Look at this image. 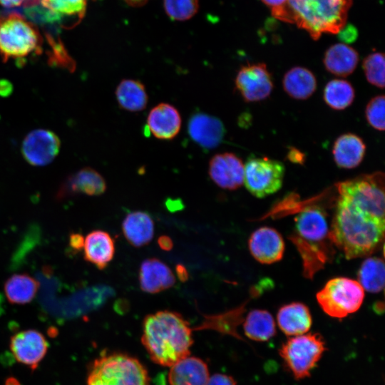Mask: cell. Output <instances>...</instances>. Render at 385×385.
Listing matches in <instances>:
<instances>
[{
    "mask_svg": "<svg viewBox=\"0 0 385 385\" xmlns=\"http://www.w3.org/2000/svg\"><path fill=\"white\" fill-rule=\"evenodd\" d=\"M339 194L329 230L331 242L346 259L371 255L383 242L384 174L360 175L336 184Z\"/></svg>",
    "mask_w": 385,
    "mask_h": 385,
    "instance_id": "cell-1",
    "label": "cell"
},
{
    "mask_svg": "<svg viewBox=\"0 0 385 385\" xmlns=\"http://www.w3.org/2000/svg\"><path fill=\"white\" fill-rule=\"evenodd\" d=\"M141 342L153 362L170 367L190 356L192 329L180 314L159 311L145 317Z\"/></svg>",
    "mask_w": 385,
    "mask_h": 385,
    "instance_id": "cell-2",
    "label": "cell"
},
{
    "mask_svg": "<svg viewBox=\"0 0 385 385\" xmlns=\"http://www.w3.org/2000/svg\"><path fill=\"white\" fill-rule=\"evenodd\" d=\"M352 0H288L272 11L276 19L296 24L314 40L324 34H334L346 24Z\"/></svg>",
    "mask_w": 385,
    "mask_h": 385,
    "instance_id": "cell-3",
    "label": "cell"
},
{
    "mask_svg": "<svg viewBox=\"0 0 385 385\" xmlns=\"http://www.w3.org/2000/svg\"><path fill=\"white\" fill-rule=\"evenodd\" d=\"M294 234L290 237L300 253L304 275L312 277L329 259V230L324 212L309 207L294 220Z\"/></svg>",
    "mask_w": 385,
    "mask_h": 385,
    "instance_id": "cell-4",
    "label": "cell"
},
{
    "mask_svg": "<svg viewBox=\"0 0 385 385\" xmlns=\"http://www.w3.org/2000/svg\"><path fill=\"white\" fill-rule=\"evenodd\" d=\"M87 385H150L146 369L135 358L112 354L97 358L92 363Z\"/></svg>",
    "mask_w": 385,
    "mask_h": 385,
    "instance_id": "cell-5",
    "label": "cell"
},
{
    "mask_svg": "<svg viewBox=\"0 0 385 385\" xmlns=\"http://www.w3.org/2000/svg\"><path fill=\"white\" fill-rule=\"evenodd\" d=\"M42 37L36 27L18 14L0 18V55L4 61L41 51Z\"/></svg>",
    "mask_w": 385,
    "mask_h": 385,
    "instance_id": "cell-6",
    "label": "cell"
},
{
    "mask_svg": "<svg viewBox=\"0 0 385 385\" xmlns=\"http://www.w3.org/2000/svg\"><path fill=\"white\" fill-rule=\"evenodd\" d=\"M325 342L319 333H308L289 338L279 349L284 364L297 379L310 376L326 351Z\"/></svg>",
    "mask_w": 385,
    "mask_h": 385,
    "instance_id": "cell-7",
    "label": "cell"
},
{
    "mask_svg": "<svg viewBox=\"0 0 385 385\" xmlns=\"http://www.w3.org/2000/svg\"><path fill=\"white\" fill-rule=\"evenodd\" d=\"M316 297L322 309L327 315L341 319L361 307L364 290L358 281L339 277L329 280L317 293Z\"/></svg>",
    "mask_w": 385,
    "mask_h": 385,
    "instance_id": "cell-8",
    "label": "cell"
},
{
    "mask_svg": "<svg viewBox=\"0 0 385 385\" xmlns=\"http://www.w3.org/2000/svg\"><path fill=\"white\" fill-rule=\"evenodd\" d=\"M284 166L267 157L250 158L244 165V182L248 191L258 198L277 192L282 187Z\"/></svg>",
    "mask_w": 385,
    "mask_h": 385,
    "instance_id": "cell-9",
    "label": "cell"
},
{
    "mask_svg": "<svg viewBox=\"0 0 385 385\" xmlns=\"http://www.w3.org/2000/svg\"><path fill=\"white\" fill-rule=\"evenodd\" d=\"M235 84L243 100L248 103L266 99L274 87L272 74L263 63L242 66L236 75Z\"/></svg>",
    "mask_w": 385,
    "mask_h": 385,
    "instance_id": "cell-10",
    "label": "cell"
},
{
    "mask_svg": "<svg viewBox=\"0 0 385 385\" xmlns=\"http://www.w3.org/2000/svg\"><path fill=\"white\" fill-rule=\"evenodd\" d=\"M60 140L52 131L36 129L24 139L21 153L29 164L43 166L51 163L60 150Z\"/></svg>",
    "mask_w": 385,
    "mask_h": 385,
    "instance_id": "cell-11",
    "label": "cell"
},
{
    "mask_svg": "<svg viewBox=\"0 0 385 385\" xmlns=\"http://www.w3.org/2000/svg\"><path fill=\"white\" fill-rule=\"evenodd\" d=\"M45 337L36 329H26L14 334L9 348L16 360L35 369L48 351Z\"/></svg>",
    "mask_w": 385,
    "mask_h": 385,
    "instance_id": "cell-12",
    "label": "cell"
},
{
    "mask_svg": "<svg viewBox=\"0 0 385 385\" xmlns=\"http://www.w3.org/2000/svg\"><path fill=\"white\" fill-rule=\"evenodd\" d=\"M208 173L219 187L234 190L244 182V163L232 153H217L210 160Z\"/></svg>",
    "mask_w": 385,
    "mask_h": 385,
    "instance_id": "cell-13",
    "label": "cell"
},
{
    "mask_svg": "<svg viewBox=\"0 0 385 385\" xmlns=\"http://www.w3.org/2000/svg\"><path fill=\"white\" fill-rule=\"evenodd\" d=\"M249 250L252 257L262 264L279 261L284 255V242L278 231L262 227L254 231L249 239Z\"/></svg>",
    "mask_w": 385,
    "mask_h": 385,
    "instance_id": "cell-14",
    "label": "cell"
},
{
    "mask_svg": "<svg viewBox=\"0 0 385 385\" xmlns=\"http://www.w3.org/2000/svg\"><path fill=\"white\" fill-rule=\"evenodd\" d=\"M188 131L191 139L206 150L218 146L225 135V126L218 118L202 112L190 118Z\"/></svg>",
    "mask_w": 385,
    "mask_h": 385,
    "instance_id": "cell-15",
    "label": "cell"
},
{
    "mask_svg": "<svg viewBox=\"0 0 385 385\" xmlns=\"http://www.w3.org/2000/svg\"><path fill=\"white\" fill-rule=\"evenodd\" d=\"M106 190L103 177L91 168H84L68 176L60 186L56 197L62 200L78 194L100 195Z\"/></svg>",
    "mask_w": 385,
    "mask_h": 385,
    "instance_id": "cell-16",
    "label": "cell"
},
{
    "mask_svg": "<svg viewBox=\"0 0 385 385\" xmlns=\"http://www.w3.org/2000/svg\"><path fill=\"white\" fill-rule=\"evenodd\" d=\"M182 124L178 109L167 103L153 107L147 117V128L151 134L160 140H172L179 133Z\"/></svg>",
    "mask_w": 385,
    "mask_h": 385,
    "instance_id": "cell-17",
    "label": "cell"
},
{
    "mask_svg": "<svg viewBox=\"0 0 385 385\" xmlns=\"http://www.w3.org/2000/svg\"><path fill=\"white\" fill-rule=\"evenodd\" d=\"M139 282L143 292L155 294L172 287L175 278L166 264L159 259L150 258L140 265Z\"/></svg>",
    "mask_w": 385,
    "mask_h": 385,
    "instance_id": "cell-18",
    "label": "cell"
},
{
    "mask_svg": "<svg viewBox=\"0 0 385 385\" xmlns=\"http://www.w3.org/2000/svg\"><path fill=\"white\" fill-rule=\"evenodd\" d=\"M209 378L205 362L190 356L170 366L168 374L170 385H207Z\"/></svg>",
    "mask_w": 385,
    "mask_h": 385,
    "instance_id": "cell-19",
    "label": "cell"
},
{
    "mask_svg": "<svg viewBox=\"0 0 385 385\" xmlns=\"http://www.w3.org/2000/svg\"><path fill=\"white\" fill-rule=\"evenodd\" d=\"M84 259L99 270L105 269L115 255V243L111 235L97 230L89 232L84 239Z\"/></svg>",
    "mask_w": 385,
    "mask_h": 385,
    "instance_id": "cell-20",
    "label": "cell"
},
{
    "mask_svg": "<svg viewBox=\"0 0 385 385\" xmlns=\"http://www.w3.org/2000/svg\"><path fill=\"white\" fill-rule=\"evenodd\" d=\"M277 320L281 331L290 337L307 333L312 323L309 308L301 302H292L280 307Z\"/></svg>",
    "mask_w": 385,
    "mask_h": 385,
    "instance_id": "cell-21",
    "label": "cell"
},
{
    "mask_svg": "<svg viewBox=\"0 0 385 385\" xmlns=\"http://www.w3.org/2000/svg\"><path fill=\"white\" fill-rule=\"evenodd\" d=\"M366 145L363 140L354 133L339 135L334 143L332 155L339 168L353 169L363 160Z\"/></svg>",
    "mask_w": 385,
    "mask_h": 385,
    "instance_id": "cell-22",
    "label": "cell"
},
{
    "mask_svg": "<svg viewBox=\"0 0 385 385\" xmlns=\"http://www.w3.org/2000/svg\"><path fill=\"white\" fill-rule=\"evenodd\" d=\"M358 52L347 44L339 43L331 46L325 52L323 63L327 71L345 77L352 73L357 66Z\"/></svg>",
    "mask_w": 385,
    "mask_h": 385,
    "instance_id": "cell-23",
    "label": "cell"
},
{
    "mask_svg": "<svg viewBox=\"0 0 385 385\" xmlns=\"http://www.w3.org/2000/svg\"><path fill=\"white\" fill-rule=\"evenodd\" d=\"M123 235L134 247L147 245L154 235V222L150 215L143 211L128 213L122 224Z\"/></svg>",
    "mask_w": 385,
    "mask_h": 385,
    "instance_id": "cell-24",
    "label": "cell"
},
{
    "mask_svg": "<svg viewBox=\"0 0 385 385\" xmlns=\"http://www.w3.org/2000/svg\"><path fill=\"white\" fill-rule=\"evenodd\" d=\"M284 91L296 100H306L316 91L317 80L314 73L307 68L292 67L284 75Z\"/></svg>",
    "mask_w": 385,
    "mask_h": 385,
    "instance_id": "cell-25",
    "label": "cell"
},
{
    "mask_svg": "<svg viewBox=\"0 0 385 385\" xmlns=\"http://www.w3.org/2000/svg\"><path fill=\"white\" fill-rule=\"evenodd\" d=\"M38 282L26 273L14 274L4 282V291L8 301L13 304H26L36 297Z\"/></svg>",
    "mask_w": 385,
    "mask_h": 385,
    "instance_id": "cell-26",
    "label": "cell"
},
{
    "mask_svg": "<svg viewBox=\"0 0 385 385\" xmlns=\"http://www.w3.org/2000/svg\"><path fill=\"white\" fill-rule=\"evenodd\" d=\"M119 106L128 111H143L147 106L148 96L144 85L138 80L123 79L115 89Z\"/></svg>",
    "mask_w": 385,
    "mask_h": 385,
    "instance_id": "cell-27",
    "label": "cell"
},
{
    "mask_svg": "<svg viewBox=\"0 0 385 385\" xmlns=\"http://www.w3.org/2000/svg\"><path fill=\"white\" fill-rule=\"evenodd\" d=\"M245 334L256 342H266L276 334L275 322L272 314L267 310L250 311L243 323Z\"/></svg>",
    "mask_w": 385,
    "mask_h": 385,
    "instance_id": "cell-28",
    "label": "cell"
},
{
    "mask_svg": "<svg viewBox=\"0 0 385 385\" xmlns=\"http://www.w3.org/2000/svg\"><path fill=\"white\" fill-rule=\"evenodd\" d=\"M39 4L51 12L57 22L71 20L77 25L86 14L88 0H38Z\"/></svg>",
    "mask_w": 385,
    "mask_h": 385,
    "instance_id": "cell-29",
    "label": "cell"
},
{
    "mask_svg": "<svg viewBox=\"0 0 385 385\" xmlns=\"http://www.w3.org/2000/svg\"><path fill=\"white\" fill-rule=\"evenodd\" d=\"M385 279L384 262L376 257L366 258L358 272V282L371 293H378L384 289Z\"/></svg>",
    "mask_w": 385,
    "mask_h": 385,
    "instance_id": "cell-30",
    "label": "cell"
},
{
    "mask_svg": "<svg viewBox=\"0 0 385 385\" xmlns=\"http://www.w3.org/2000/svg\"><path fill=\"white\" fill-rule=\"evenodd\" d=\"M355 91L352 85L344 79H332L325 86L323 98L331 108L342 111L348 108L354 101Z\"/></svg>",
    "mask_w": 385,
    "mask_h": 385,
    "instance_id": "cell-31",
    "label": "cell"
},
{
    "mask_svg": "<svg viewBox=\"0 0 385 385\" xmlns=\"http://www.w3.org/2000/svg\"><path fill=\"white\" fill-rule=\"evenodd\" d=\"M385 60L383 53L374 52L366 56L362 68L367 81L371 85L384 88Z\"/></svg>",
    "mask_w": 385,
    "mask_h": 385,
    "instance_id": "cell-32",
    "label": "cell"
},
{
    "mask_svg": "<svg viewBox=\"0 0 385 385\" xmlns=\"http://www.w3.org/2000/svg\"><path fill=\"white\" fill-rule=\"evenodd\" d=\"M164 9L173 20L186 21L194 16L199 9L198 0H163Z\"/></svg>",
    "mask_w": 385,
    "mask_h": 385,
    "instance_id": "cell-33",
    "label": "cell"
},
{
    "mask_svg": "<svg viewBox=\"0 0 385 385\" xmlns=\"http://www.w3.org/2000/svg\"><path fill=\"white\" fill-rule=\"evenodd\" d=\"M384 95L372 98L365 108V116L368 123L374 129L383 131L385 128Z\"/></svg>",
    "mask_w": 385,
    "mask_h": 385,
    "instance_id": "cell-34",
    "label": "cell"
},
{
    "mask_svg": "<svg viewBox=\"0 0 385 385\" xmlns=\"http://www.w3.org/2000/svg\"><path fill=\"white\" fill-rule=\"evenodd\" d=\"M46 38L49 40L51 46L52 52L50 55L51 60L56 63L71 67V65L74 67V63L66 52L63 45L60 41H56L51 36L46 35Z\"/></svg>",
    "mask_w": 385,
    "mask_h": 385,
    "instance_id": "cell-35",
    "label": "cell"
},
{
    "mask_svg": "<svg viewBox=\"0 0 385 385\" xmlns=\"http://www.w3.org/2000/svg\"><path fill=\"white\" fill-rule=\"evenodd\" d=\"M337 34L339 39L345 44L354 42L358 37L356 28L351 24H345Z\"/></svg>",
    "mask_w": 385,
    "mask_h": 385,
    "instance_id": "cell-36",
    "label": "cell"
},
{
    "mask_svg": "<svg viewBox=\"0 0 385 385\" xmlns=\"http://www.w3.org/2000/svg\"><path fill=\"white\" fill-rule=\"evenodd\" d=\"M207 385H237V383L231 376L215 374L209 378Z\"/></svg>",
    "mask_w": 385,
    "mask_h": 385,
    "instance_id": "cell-37",
    "label": "cell"
},
{
    "mask_svg": "<svg viewBox=\"0 0 385 385\" xmlns=\"http://www.w3.org/2000/svg\"><path fill=\"white\" fill-rule=\"evenodd\" d=\"M287 157L292 163L302 165L305 162V155L294 147H289Z\"/></svg>",
    "mask_w": 385,
    "mask_h": 385,
    "instance_id": "cell-38",
    "label": "cell"
},
{
    "mask_svg": "<svg viewBox=\"0 0 385 385\" xmlns=\"http://www.w3.org/2000/svg\"><path fill=\"white\" fill-rule=\"evenodd\" d=\"M84 238L83 236L79 233H72L69 237V246L76 251H81L83 247Z\"/></svg>",
    "mask_w": 385,
    "mask_h": 385,
    "instance_id": "cell-39",
    "label": "cell"
},
{
    "mask_svg": "<svg viewBox=\"0 0 385 385\" xmlns=\"http://www.w3.org/2000/svg\"><path fill=\"white\" fill-rule=\"evenodd\" d=\"M159 247L165 251L170 250L173 247V242L171 238L166 235H162L158 239Z\"/></svg>",
    "mask_w": 385,
    "mask_h": 385,
    "instance_id": "cell-40",
    "label": "cell"
},
{
    "mask_svg": "<svg viewBox=\"0 0 385 385\" xmlns=\"http://www.w3.org/2000/svg\"><path fill=\"white\" fill-rule=\"evenodd\" d=\"M265 5L271 9V11H276L286 4L288 0H261Z\"/></svg>",
    "mask_w": 385,
    "mask_h": 385,
    "instance_id": "cell-41",
    "label": "cell"
},
{
    "mask_svg": "<svg viewBox=\"0 0 385 385\" xmlns=\"http://www.w3.org/2000/svg\"><path fill=\"white\" fill-rule=\"evenodd\" d=\"M26 0H0V5L4 8H15L25 5Z\"/></svg>",
    "mask_w": 385,
    "mask_h": 385,
    "instance_id": "cell-42",
    "label": "cell"
},
{
    "mask_svg": "<svg viewBox=\"0 0 385 385\" xmlns=\"http://www.w3.org/2000/svg\"><path fill=\"white\" fill-rule=\"evenodd\" d=\"M11 91H12L11 84L6 80H1L0 81V95L6 96H8Z\"/></svg>",
    "mask_w": 385,
    "mask_h": 385,
    "instance_id": "cell-43",
    "label": "cell"
},
{
    "mask_svg": "<svg viewBox=\"0 0 385 385\" xmlns=\"http://www.w3.org/2000/svg\"><path fill=\"white\" fill-rule=\"evenodd\" d=\"M176 272L180 280H187L188 277V272L186 271L185 267H184L183 265H178L176 267Z\"/></svg>",
    "mask_w": 385,
    "mask_h": 385,
    "instance_id": "cell-44",
    "label": "cell"
},
{
    "mask_svg": "<svg viewBox=\"0 0 385 385\" xmlns=\"http://www.w3.org/2000/svg\"><path fill=\"white\" fill-rule=\"evenodd\" d=\"M230 314V312L227 313L226 314L222 315V316L216 317L219 321H220V319H221L222 322H225V320L229 317ZM220 324H222V325H225V324L222 323V322H221ZM225 325L228 327V328L230 329L232 334H235L236 335V334L232 331V329H233L232 327L234 325H236V324L231 323V322H225Z\"/></svg>",
    "mask_w": 385,
    "mask_h": 385,
    "instance_id": "cell-45",
    "label": "cell"
},
{
    "mask_svg": "<svg viewBox=\"0 0 385 385\" xmlns=\"http://www.w3.org/2000/svg\"><path fill=\"white\" fill-rule=\"evenodd\" d=\"M127 4L132 6H140L146 4L149 0H123Z\"/></svg>",
    "mask_w": 385,
    "mask_h": 385,
    "instance_id": "cell-46",
    "label": "cell"
},
{
    "mask_svg": "<svg viewBox=\"0 0 385 385\" xmlns=\"http://www.w3.org/2000/svg\"><path fill=\"white\" fill-rule=\"evenodd\" d=\"M6 385H20V384L16 379L9 378L6 381Z\"/></svg>",
    "mask_w": 385,
    "mask_h": 385,
    "instance_id": "cell-47",
    "label": "cell"
},
{
    "mask_svg": "<svg viewBox=\"0 0 385 385\" xmlns=\"http://www.w3.org/2000/svg\"><path fill=\"white\" fill-rule=\"evenodd\" d=\"M38 0H26L24 7H29L38 4Z\"/></svg>",
    "mask_w": 385,
    "mask_h": 385,
    "instance_id": "cell-48",
    "label": "cell"
}]
</instances>
